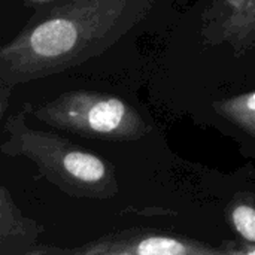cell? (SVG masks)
Returning a JSON list of instances; mask_svg holds the SVG:
<instances>
[{
    "mask_svg": "<svg viewBox=\"0 0 255 255\" xmlns=\"http://www.w3.org/2000/svg\"><path fill=\"white\" fill-rule=\"evenodd\" d=\"M4 109H6V97L3 94H0V121H1V117L4 114Z\"/></svg>",
    "mask_w": 255,
    "mask_h": 255,
    "instance_id": "9c48e42d",
    "label": "cell"
},
{
    "mask_svg": "<svg viewBox=\"0 0 255 255\" xmlns=\"http://www.w3.org/2000/svg\"><path fill=\"white\" fill-rule=\"evenodd\" d=\"M28 108L25 105L7 120L0 152L30 160L43 178L69 196L114 197L118 184L111 164L58 134L28 127L25 121Z\"/></svg>",
    "mask_w": 255,
    "mask_h": 255,
    "instance_id": "7a4b0ae2",
    "label": "cell"
},
{
    "mask_svg": "<svg viewBox=\"0 0 255 255\" xmlns=\"http://www.w3.org/2000/svg\"><path fill=\"white\" fill-rule=\"evenodd\" d=\"M75 255H218L223 248L205 242L167 235L154 229H130L106 235L72 250H51L46 254Z\"/></svg>",
    "mask_w": 255,
    "mask_h": 255,
    "instance_id": "277c9868",
    "label": "cell"
},
{
    "mask_svg": "<svg viewBox=\"0 0 255 255\" xmlns=\"http://www.w3.org/2000/svg\"><path fill=\"white\" fill-rule=\"evenodd\" d=\"M40 229L24 217L10 196L0 187V255H30L36 248Z\"/></svg>",
    "mask_w": 255,
    "mask_h": 255,
    "instance_id": "8992f818",
    "label": "cell"
},
{
    "mask_svg": "<svg viewBox=\"0 0 255 255\" xmlns=\"http://www.w3.org/2000/svg\"><path fill=\"white\" fill-rule=\"evenodd\" d=\"M148 7V0H64L0 46V81L51 76L105 52Z\"/></svg>",
    "mask_w": 255,
    "mask_h": 255,
    "instance_id": "6da1fadb",
    "label": "cell"
},
{
    "mask_svg": "<svg viewBox=\"0 0 255 255\" xmlns=\"http://www.w3.org/2000/svg\"><path fill=\"white\" fill-rule=\"evenodd\" d=\"M200 33L208 45H229L236 55L255 48V0H212L202 12Z\"/></svg>",
    "mask_w": 255,
    "mask_h": 255,
    "instance_id": "5b68a950",
    "label": "cell"
},
{
    "mask_svg": "<svg viewBox=\"0 0 255 255\" xmlns=\"http://www.w3.org/2000/svg\"><path fill=\"white\" fill-rule=\"evenodd\" d=\"M226 217L241 242H226L227 255H255V194L239 193L227 205Z\"/></svg>",
    "mask_w": 255,
    "mask_h": 255,
    "instance_id": "52a82bcc",
    "label": "cell"
},
{
    "mask_svg": "<svg viewBox=\"0 0 255 255\" xmlns=\"http://www.w3.org/2000/svg\"><path fill=\"white\" fill-rule=\"evenodd\" d=\"M40 123L88 139L127 142L151 133L139 111L120 97L76 90L33 109Z\"/></svg>",
    "mask_w": 255,
    "mask_h": 255,
    "instance_id": "3957f363",
    "label": "cell"
},
{
    "mask_svg": "<svg viewBox=\"0 0 255 255\" xmlns=\"http://www.w3.org/2000/svg\"><path fill=\"white\" fill-rule=\"evenodd\" d=\"M30 3H36V4H43V3H49L52 0H28Z\"/></svg>",
    "mask_w": 255,
    "mask_h": 255,
    "instance_id": "30bf717a",
    "label": "cell"
},
{
    "mask_svg": "<svg viewBox=\"0 0 255 255\" xmlns=\"http://www.w3.org/2000/svg\"><path fill=\"white\" fill-rule=\"evenodd\" d=\"M212 106L220 117L255 137V91L218 100Z\"/></svg>",
    "mask_w": 255,
    "mask_h": 255,
    "instance_id": "ba28073f",
    "label": "cell"
}]
</instances>
